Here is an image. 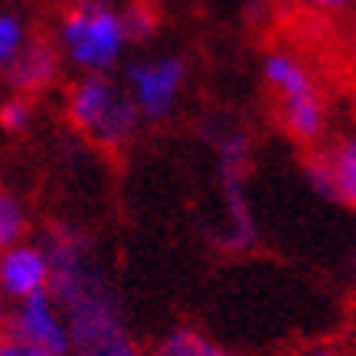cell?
<instances>
[{
    "label": "cell",
    "instance_id": "obj_21",
    "mask_svg": "<svg viewBox=\"0 0 356 356\" xmlns=\"http://www.w3.org/2000/svg\"><path fill=\"white\" fill-rule=\"evenodd\" d=\"M350 49H353V63H356V33H353V43H350Z\"/></svg>",
    "mask_w": 356,
    "mask_h": 356
},
{
    "label": "cell",
    "instance_id": "obj_8",
    "mask_svg": "<svg viewBox=\"0 0 356 356\" xmlns=\"http://www.w3.org/2000/svg\"><path fill=\"white\" fill-rule=\"evenodd\" d=\"M0 291L7 301H23L36 291H49L46 248L26 238L0 248Z\"/></svg>",
    "mask_w": 356,
    "mask_h": 356
},
{
    "label": "cell",
    "instance_id": "obj_15",
    "mask_svg": "<svg viewBox=\"0 0 356 356\" xmlns=\"http://www.w3.org/2000/svg\"><path fill=\"white\" fill-rule=\"evenodd\" d=\"M121 20H124V33H128L131 43H140V40H147L157 30V10H154L147 0L131 3L128 10L121 13Z\"/></svg>",
    "mask_w": 356,
    "mask_h": 356
},
{
    "label": "cell",
    "instance_id": "obj_23",
    "mask_svg": "<svg viewBox=\"0 0 356 356\" xmlns=\"http://www.w3.org/2000/svg\"><path fill=\"white\" fill-rule=\"evenodd\" d=\"M353 265H356V255H353Z\"/></svg>",
    "mask_w": 356,
    "mask_h": 356
},
{
    "label": "cell",
    "instance_id": "obj_6",
    "mask_svg": "<svg viewBox=\"0 0 356 356\" xmlns=\"http://www.w3.org/2000/svg\"><path fill=\"white\" fill-rule=\"evenodd\" d=\"M3 337L36 343L53 356H69V327H65L63 311L49 291H36L17 301L13 314H7V321H3Z\"/></svg>",
    "mask_w": 356,
    "mask_h": 356
},
{
    "label": "cell",
    "instance_id": "obj_20",
    "mask_svg": "<svg viewBox=\"0 0 356 356\" xmlns=\"http://www.w3.org/2000/svg\"><path fill=\"white\" fill-rule=\"evenodd\" d=\"M307 356H334V350H327V346H317V350H311Z\"/></svg>",
    "mask_w": 356,
    "mask_h": 356
},
{
    "label": "cell",
    "instance_id": "obj_10",
    "mask_svg": "<svg viewBox=\"0 0 356 356\" xmlns=\"http://www.w3.org/2000/svg\"><path fill=\"white\" fill-rule=\"evenodd\" d=\"M278 121L298 144L314 147L327 134V121H330L327 98L321 92V86L311 88V92H301V95L278 98Z\"/></svg>",
    "mask_w": 356,
    "mask_h": 356
},
{
    "label": "cell",
    "instance_id": "obj_7",
    "mask_svg": "<svg viewBox=\"0 0 356 356\" xmlns=\"http://www.w3.org/2000/svg\"><path fill=\"white\" fill-rule=\"evenodd\" d=\"M304 173L317 196L356 209V131H346L324 151H314Z\"/></svg>",
    "mask_w": 356,
    "mask_h": 356
},
{
    "label": "cell",
    "instance_id": "obj_14",
    "mask_svg": "<svg viewBox=\"0 0 356 356\" xmlns=\"http://www.w3.org/2000/svg\"><path fill=\"white\" fill-rule=\"evenodd\" d=\"M23 43H26V23L17 13L0 10V72L7 69L13 56L20 53Z\"/></svg>",
    "mask_w": 356,
    "mask_h": 356
},
{
    "label": "cell",
    "instance_id": "obj_3",
    "mask_svg": "<svg viewBox=\"0 0 356 356\" xmlns=\"http://www.w3.org/2000/svg\"><path fill=\"white\" fill-rule=\"evenodd\" d=\"M206 138L219 161V196H222V226L216 232V245L226 252H245L259 238L255 216L245 196L248 131L238 121H213Z\"/></svg>",
    "mask_w": 356,
    "mask_h": 356
},
{
    "label": "cell",
    "instance_id": "obj_17",
    "mask_svg": "<svg viewBox=\"0 0 356 356\" xmlns=\"http://www.w3.org/2000/svg\"><path fill=\"white\" fill-rule=\"evenodd\" d=\"M301 3L314 13H324V17H340L350 7H356V0H301Z\"/></svg>",
    "mask_w": 356,
    "mask_h": 356
},
{
    "label": "cell",
    "instance_id": "obj_9",
    "mask_svg": "<svg viewBox=\"0 0 356 356\" xmlns=\"http://www.w3.org/2000/svg\"><path fill=\"white\" fill-rule=\"evenodd\" d=\"M59 63H63V56H59V49L49 40H30L26 36L20 53L13 56L7 63V69H3V79H7L13 95L30 98L53 86L56 76H59Z\"/></svg>",
    "mask_w": 356,
    "mask_h": 356
},
{
    "label": "cell",
    "instance_id": "obj_18",
    "mask_svg": "<svg viewBox=\"0 0 356 356\" xmlns=\"http://www.w3.org/2000/svg\"><path fill=\"white\" fill-rule=\"evenodd\" d=\"M3 350H7V356H53L43 346L26 343V340H7V337H3Z\"/></svg>",
    "mask_w": 356,
    "mask_h": 356
},
{
    "label": "cell",
    "instance_id": "obj_4",
    "mask_svg": "<svg viewBox=\"0 0 356 356\" xmlns=\"http://www.w3.org/2000/svg\"><path fill=\"white\" fill-rule=\"evenodd\" d=\"M121 10L105 0H79L59 23V56L79 72H111L128 49Z\"/></svg>",
    "mask_w": 356,
    "mask_h": 356
},
{
    "label": "cell",
    "instance_id": "obj_5",
    "mask_svg": "<svg viewBox=\"0 0 356 356\" xmlns=\"http://www.w3.org/2000/svg\"><path fill=\"white\" fill-rule=\"evenodd\" d=\"M186 76H190V65L177 53L157 56V59H134L124 65V88L134 98L140 118L161 121L177 108Z\"/></svg>",
    "mask_w": 356,
    "mask_h": 356
},
{
    "label": "cell",
    "instance_id": "obj_16",
    "mask_svg": "<svg viewBox=\"0 0 356 356\" xmlns=\"http://www.w3.org/2000/svg\"><path fill=\"white\" fill-rule=\"evenodd\" d=\"M33 124V102L26 95H10L3 105H0V128L10 131V134H20Z\"/></svg>",
    "mask_w": 356,
    "mask_h": 356
},
{
    "label": "cell",
    "instance_id": "obj_1",
    "mask_svg": "<svg viewBox=\"0 0 356 356\" xmlns=\"http://www.w3.org/2000/svg\"><path fill=\"white\" fill-rule=\"evenodd\" d=\"M49 294L69 327V356H147L131 334L108 261L86 229L59 222L46 232Z\"/></svg>",
    "mask_w": 356,
    "mask_h": 356
},
{
    "label": "cell",
    "instance_id": "obj_19",
    "mask_svg": "<svg viewBox=\"0 0 356 356\" xmlns=\"http://www.w3.org/2000/svg\"><path fill=\"white\" fill-rule=\"evenodd\" d=\"M7 298H3V291H0V330H3V321H7Z\"/></svg>",
    "mask_w": 356,
    "mask_h": 356
},
{
    "label": "cell",
    "instance_id": "obj_22",
    "mask_svg": "<svg viewBox=\"0 0 356 356\" xmlns=\"http://www.w3.org/2000/svg\"><path fill=\"white\" fill-rule=\"evenodd\" d=\"M0 356H7V350H3V337H0Z\"/></svg>",
    "mask_w": 356,
    "mask_h": 356
},
{
    "label": "cell",
    "instance_id": "obj_2",
    "mask_svg": "<svg viewBox=\"0 0 356 356\" xmlns=\"http://www.w3.org/2000/svg\"><path fill=\"white\" fill-rule=\"evenodd\" d=\"M65 115L72 128L105 151L124 147L144 121L124 82L111 79L108 72H86L79 79L65 95Z\"/></svg>",
    "mask_w": 356,
    "mask_h": 356
},
{
    "label": "cell",
    "instance_id": "obj_12",
    "mask_svg": "<svg viewBox=\"0 0 356 356\" xmlns=\"http://www.w3.org/2000/svg\"><path fill=\"white\" fill-rule=\"evenodd\" d=\"M147 356H238L216 343L213 337H206L196 327H177L170 334H163Z\"/></svg>",
    "mask_w": 356,
    "mask_h": 356
},
{
    "label": "cell",
    "instance_id": "obj_13",
    "mask_svg": "<svg viewBox=\"0 0 356 356\" xmlns=\"http://www.w3.org/2000/svg\"><path fill=\"white\" fill-rule=\"evenodd\" d=\"M26 229H30V216H26L23 200L13 190L0 186V248L26 238Z\"/></svg>",
    "mask_w": 356,
    "mask_h": 356
},
{
    "label": "cell",
    "instance_id": "obj_11",
    "mask_svg": "<svg viewBox=\"0 0 356 356\" xmlns=\"http://www.w3.org/2000/svg\"><path fill=\"white\" fill-rule=\"evenodd\" d=\"M261 79H265V86L271 88L275 102L317 88V79H314V72L307 69V63L298 59L294 53H288V49H275V53L265 56V63H261Z\"/></svg>",
    "mask_w": 356,
    "mask_h": 356
}]
</instances>
